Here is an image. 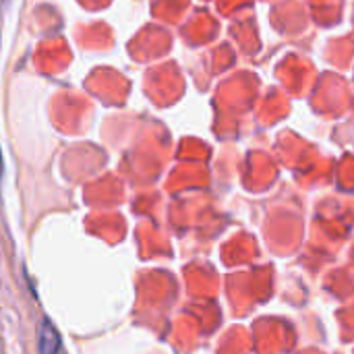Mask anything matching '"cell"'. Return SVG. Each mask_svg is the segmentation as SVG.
<instances>
[{"label":"cell","instance_id":"2","mask_svg":"<svg viewBox=\"0 0 354 354\" xmlns=\"http://www.w3.org/2000/svg\"><path fill=\"white\" fill-rule=\"evenodd\" d=\"M0 178H2V151H0Z\"/></svg>","mask_w":354,"mask_h":354},{"label":"cell","instance_id":"1","mask_svg":"<svg viewBox=\"0 0 354 354\" xmlns=\"http://www.w3.org/2000/svg\"><path fill=\"white\" fill-rule=\"evenodd\" d=\"M37 351L39 354H66L58 330L48 317L41 319L39 330H37Z\"/></svg>","mask_w":354,"mask_h":354}]
</instances>
